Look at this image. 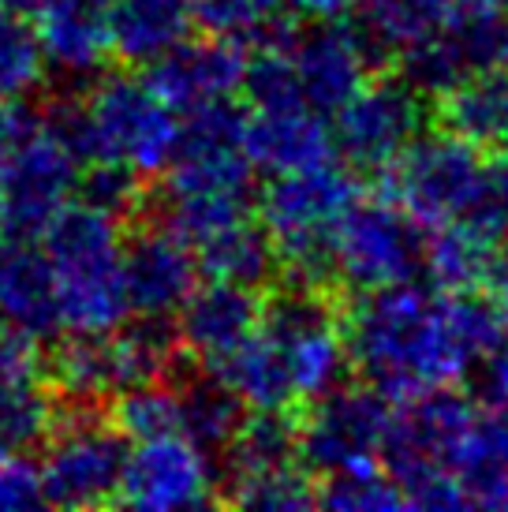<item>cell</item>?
<instances>
[{
  "label": "cell",
  "mask_w": 508,
  "mask_h": 512,
  "mask_svg": "<svg viewBox=\"0 0 508 512\" xmlns=\"http://www.w3.org/2000/svg\"><path fill=\"white\" fill-rule=\"evenodd\" d=\"M288 8H296L307 19H340V15L352 8V0H284Z\"/></svg>",
  "instance_id": "cell-41"
},
{
  "label": "cell",
  "mask_w": 508,
  "mask_h": 512,
  "mask_svg": "<svg viewBox=\"0 0 508 512\" xmlns=\"http://www.w3.org/2000/svg\"><path fill=\"white\" fill-rule=\"evenodd\" d=\"M45 79V57L30 19L0 8V98H27Z\"/></svg>",
  "instance_id": "cell-37"
},
{
  "label": "cell",
  "mask_w": 508,
  "mask_h": 512,
  "mask_svg": "<svg viewBox=\"0 0 508 512\" xmlns=\"http://www.w3.org/2000/svg\"><path fill=\"white\" fill-rule=\"evenodd\" d=\"M423 131V94L404 79L363 83L337 109L333 146L359 172H385Z\"/></svg>",
  "instance_id": "cell-11"
},
{
  "label": "cell",
  "mask_w": 508,
  "mask_h": 512,
  "mask_svg": "<svg viewBox=\"0 0 508 512\" xmlns=\"http://www.w3.org/2000/svg\"><path fill=\"white\" fill-rule=\"evenodd\" d=\"M385 176L393 202H400L419 225L434 228L445 221H475L486 228L494 165L479 154V146L460 135L419 131L408 150L385 169Z\"/></svg>",
  "instance_id": "cell-5"
},
{
  "label": "cell",
  "mask_w": 508,
  "mask_h": 512,
  "mask_svg": "<svg viewBox=\"0 0 508 512\" xmlns=\"http://www.w3.org/2000/svg\"><path fill=\"white\" fill-rule=\"evenodd\" d=\"M505 64H508V38H505Z\"/></svg>",
  "instance_id": "cell-45"
},
{
  "label": "cell",
  "mask_w": 508,
  "mask_h": 512,
  "mask_svg": "<svg viewBox=\"0 0 508 512\" xmlns=\"http://www.w3.org/2000/svg\"><path fill=\"white\" fill-rule=\"evenodd\" d=\"M86 113L94 128V161H120L139 176L169 169L180 120L146 86V79L127 72L105 75L86 94Z\"/></svg>",
  "instance_id": "cell-7"
},
{
  "label": "cell",
  "mask_w": 508,
  "mask_h": 512,
  "mask_svg": "<svg viewBox=\"0 0 508 512\" xmlns=\"http://www.w3.org/2000/svg\"><path fill=\"white\" fill-rule=\"evenodd\" d=\"M0 322L30 341H49L64 329L53 266L34 243H0Z\"/></svg>",
  "instance_id": "cell-20"
},
{
  "label": "cell",
  "mask_w": 508,
  "mask_h": 512,
  "mask_svg": "<svg viewBox=\"0 0 508 512\" xmlns=\"http://www.w3.org/2000/svg\"><path fill=\"white\" fill-rule=\"evenodd\" d=\"M292 456H296V419H288V412H258L254 419H243L232 441L221 449L225 483L292 464Z\"/></svg>",
  "instance_id": "cell-29"
},
{
  "label": "cell",
  "mask_w": 508,
  "mask_h": 512,
  "mask_svg": "<svg viewBox=\"0 0 508 512\" xmlns=\"http://www.w3.org/2000/svg\"><path fill=\"white\" fill-rule=\"evenodd\" d=\"M75 195H79V202H90L101 214L116 217L120 225H127L131 217H139L150 206L146 176H139L120 161H90L83 180H75Z\"/></svg>",
  "instance_id": "cell-36"
},
{
  "label": "cell",
  "mask_w": 508,
  "mask_h": 512,
  "mask_svg": "<svg viewBox=\"0 0 508 512\" xmlns=\"http://www.w3.org/2000/svg\"><path fill=\"white\" fill-rule=\"evenodd\" d=\"M467 378L475 385L482 412H508V341L471 363Z\"/></svg>",
  "instance_id": "cell-39"
},
{
  "label": "cell",
  "mask_w": 508,
  "mask_h": 512,
  "mask_svg": "<svg viewBox=\"0 0 508 512\" xmlns=\"http://www.w3.org/2000/svg\"><path fill=\"white\" fill-rule=\"evenodd\" d=\"M109 419L124 430V438H157V434H180V393L172 378H154L120 389L109 400Z\"/></svg>",
  "instance_id": "cell-30"
},
{
  "label": "cell",
  "mask_w": 508,
  "mask_h": 512,
  "mask_svg": "<svg viewBox=\"0 0 508 512\" xmlns=\"http://www.w3.org/2000/svg\"><path fill=\"white\" fill-rule=\"evenodd\" d=\"M243 150L251 157L254 169L284 176V172L318 169L337 161L333 131L322 124V116L311 105L296 109H262L247 116L243 131Z\"/></svg>",
  "instance_id": "cell-19"
},
{
  "label": "cell",
  "mask_w": 508,
  "mask_h": 512,
  "mask_svg": "<svg viewBox=\"0 0 508 512\" xmlns=\"http://www.w3.org/2000/svg\"><path fill=\"white\" fill-rule=\"evenodd\" d=\"M501 146H505V150H508V131H505V139H501Z\"/></svg>",
  "instance_id": "cell-44"
},
{
  "label": "cell",
  "mask_w": 508,
  "mask_h": 512,
  "mask_svg": "<svg viewBox=\"0 0 508 512\" xmlns=\"http://www.w3.org/2000/svg\"><path fill=\"white\" fill-rule=\"evenodd\" d=\"M486 285H490V292H494V303L505 311L508 318V255H497L494 266H490V277H486Z\"/></svg>",
  "instance_id": "cell-42"
},
{
  "label": "cell",
  "mask_w": 508,
  "mask_h": 512,
  "mask_svg": "<svg viewBox=\"0 0 508 512\" xmlns=\"http://www.w3.org/2000/svg\"><path fill=\"white\" fill-rule=\"evenodd\" d=\"M79 161L42 128L15 139L0 169V236L38 243L49 221L75 199Z\"/></svg>",
  "instance_id": "cell-10"
},
{
  "label": "cell",
  "mask_w": 508,
  "mask_h": 512,
  "mask_svg": "<svg viewBox=\"0 0 508 512\" xmlns=\"http://www.w3.org/2000/svg\"><path fill=\"white\" fill-rule=\"evenodd\" d=\"M38 464L42 498L53 509H101L116 505V486L127 460V438L105 408L53 404V430Z\"/></svg>",
  "instance_id": "cell-6"
},
{
  "label": "cell",
  "mask_w": 508,
  "mask_h": 512,
  "mask_svg": "<svg viewBox=\"0 0 508 512\" xmlns=\"http://www.w3.org/2000/svg\"><path fill=\"white\" fill-rule=\"evenodd\" d=\"M206 367H210L213 378H221L243 400V408H254V412H292L299 404L296 393H292V382H288V367H284L281 348L262 329V322H258L251 337H243L232 352L217 356Z\"/></svg>",
  "instance_id": "cell-22"
},
{
  "label": "cell",
  "mask_w": 508,
  "mask_h": 512,
  "mask_svg": "<svg viewBox=\"0 0 508 512\" xmlns=\"http://www.w3.org/2000/svg\"><path fill=\"white\" fill-rule=\"evenodd\" d=\"M389 400L374 385L329 389L314 400L311 415L296 423V456L307 471H337L374 460L389 427Z\"/></svg>",
  "instance_id": "cell-12"
},
{
  "label": "cell",
  "mask_w": 508,
  "mask_h": 512,
  "mask_svg": "<svg viewBox=\"0 0 508 512\" xmlns=\"http://www.w3.org/2000/svg\"><path fill=\"white\" fill-rule=\"evenodd\" d=\"M191 251H195L198 273H206L210 281H228V285L262 288L277 270V251L269 243L266 228L254 217L232 221L228 228L195 243Z\"/></svg>",
  "instance_id": "cell-27"
},
{
  "label": "cell",
  "mask_w": 508,
  "mask_h": 512,
  "mask_svg": "<svg viewBox=\"0 0 508 512\" xmlns=\"http://www.w3.org/2000/svg\"><path fill=\"white\" fill-rule=\"evenodd\" d=\"M277 42L292 60L303 101L314 113H337L340 105L367 83L374 60L381 57L374 42L363 34V27L337 23V19H318V27L303 30V34L288 30Z\"/></svg>",
  "instance_id": "cell-14"
},
{
  "label": "cell",
  "mask_w": 508,
  "mask_h": 512,
  "mask_svg": "<svg viewBox=\"0 0 508 512\" xmlns=\"http://www.w3.org/2000/svg\"><path fill=\"white\" fill-rule=\"evenodd\" d=\"M53 430L38 341L0 322V453H30Z\"/></svg>",
  "instance_id": "cell-17"
},
{
  "label": "cell",
  "mask_w": 508,
  "mask_h": 512,
  "mask_svg": "<svg viewBox=\"0 0 508 512\" xmlns=\"http://www.w3.org/2000/svg\"><path fill=\"white\" fill-rule=\"evenodd\" d=\"M389 415V427L381 438L385 471L396 479L404 505L411 509H464L467 501L456 483V456L475 423V404L460 393L430 389Z\"/></svg>",
  "instance_id": "cell-3"
},
{
  "label": "cell",
  "mask_w": 508,
  "mask_h": 512,
  "mask_svg": "<svg viewBox=\"0 0 508 512\" xmlns=\"http://www.w3.org/2000/svg\"><path fill=\"white\" fill-rule=\"evenodd\" d=\"M172 382L180 393V434L195 441L206 456L221 453L243 423V400L213 374L210 378L187 374L184 382L180 378H172Z\"/></svg>",
  "instance_id": "cell-28"
},
{
  "label": "cell",
  "mask_w": 508,
  "mask_h": 512,
  "mask_svg": "<svg viewBox=\"0 0 508 512\" xmlns=\"http://www.w3.org/2000/svg\"><path fill=\"white\" fill-rule=\"evenodd\" d=\"M198 285L195 251L157 217L142 210L127 221L124 236V288L131 314L169 318Z\"/></svg>",
  "instance_id": "cell-15"
},
{
  "label": "cell",
  "mask_w": 508,
  "mask_h": 512,
  "mask_svg": "<svg viewBox=\"0 0 508 512\" xmlns=\"http://www.w3.org/2000/svg\"><path fill=\"white\" fill-rule=\"evenodd\" d=\"M479 72L471 57H467L464 42L452 34V30H434L430 38H423L419 45H411L400 53V75L411 90L441 98L449 86H456L464 75Z\"/></svg>",
  "instance_id": "cell-33"
},
{
  "label": "cell",
  "mask_w": 508,
  "mask_h": 512,
  "mask_svg": "<svg viewBox=\"0 0 508 512\" xmlns=\"http://www.w3.org/2000/svg\"><path fill=\"white\" fill-rule=\"evenodd\" d=\"M508 0H434L445 30H482L505 23Z\"/></svg>",
  "instance_id": "cell-40"
},
{
  "label": "cell",
  "mask_w": 508,
  "mask_h": 512,
  "mask_svg": "<svg viewBox=\"0 0 508 512\" xmlns=\"http://www.w3.org/2000/svg\"><path fill=\"white\" fill-rule=\"evenodd\" d=\"M191 30L187 0H116L109 8V57L142 68Z\"/></svg>",
  "instance_id": "cell-23"
},
{
  "label": "cell",
  "mask_w": 508,
  "mask_h": 512,
  "mask_svg": "<svg viewBox=\"0 0 508 512\" xmlns=\"http://www.w3.org/2000/svg\"><path fill=\"white\" fill-rule=\"evenodd\" d=\"M42 251L57 281L60 326L71 333H109L131 318L124 288V225L68 202L42 232Z\"/></svg>",
  "instance_id": "cell-2"
},
{
  "label": "cell",
  "mask_w": 508,
  "mask_h": 512,
  "mask_svg": "<svg viewBox=\"0 0 508 512\" xmlns=\"http://www.w3.org/2000/svg\"><path fill=\"white\" fill-rule=\"evenodd\" d=\"M423 225L393 199H355L333 228V277L355 292L404 285L423 270Z\"/></svg>",
  "instance_id": "cell-8"
},
{
  "label": "cell",
  "mask_w": 508,
  "mask_h": 512,
  "mask_svg": "<svg viewBox=\"0 0 508 512\" xmlns=\"http://www.w3.org/2000/svg\"><path fill=\"white\" fill-rule=\"evenodd\" d=\"M213 471L206 453L184 434H157L127 449L116 505L142 512H176L213 505Z\"/></svg>",
  "instance_id": "cell-13"
},
{
  "label": "cell",
  "mask_w": 508,
  "mask_h": 512,
  "mask_svg": "<svg viewBox=\"0 0 508 512\" xmlns=\"http://www.w3.org/2000/svg\"><path fill=\"white\" fill-rule=\"evenodd\" d=\"M146 86L169 105L172 113H187L210 101L232 98L243 86L247 49L232 38H184L146 64Z\"/></svg>",
  "instance_id": "cell-16"
},
{
  "label": "cell",
  "mask_w": 508,
  "mask_h": 512,
  "mask_svg": "<svg viewBox=\"0 0 508 512\" xmlns=\"http://www.w3.org/2000/svg\"><path fill=\"white\" fill-rule=\"evenodd\" d=\"M0 8H8L19 19H38V12L45 8V0H0Z\"/></svg>",
  "instance_id": "cell-43"
},
{
  "label": "cell",
  "mask_w": 508,
  "mask_h": 512,
  "mask_svg": "<svg viewBox=\"0 0 508 512\" xmlns=\"http://www.w3.org/2000/svg\"><path fill=\"white\" fill-rule=\"evenodd\" d=\"M191 4V23L232 42H273L281 38L284 0H187Z\"/></svg>",
  "instance_id": "cell-32"
},
{
  "label": "cell",
  "mask_w": 508,
  "mask_h": 512,
  "mask_svg": "<svg viewBox=\"0 0 508 512\" xmlns=\"http://www.w3.org/2000/svg\"><path fill=\"white\" fill-rule=\"evenodd\" d=\"M113 0H45L38 12V45L45 64L64 75H94L109 57Z\"/></svg>",
  "instance_id": "cell-21"
},
{
  "label": "cell",
  "mask_w": 508,
  "mask_h": 512,
  "mask_svg": "<svg viewBox=\"0 0 508 512\" xmlns=\"http://www.w3.org/2000/svg\"><path fill=\"white\" fill-rule=\"evenodd\" d=\"M225 501L240 505V509H262V512H303L318 505V490L307 479V471L296 464H281V468L258 471V475H243L225 483Z\"/></svg>",
  "instance_id": "cell-35"
},
{
  "label": "cell",
  "mask_w": 508,
  "mask_h": 512,
  "mask_svg": "<svg viewBox=\"0 0 508 512\" xmlns=\"http://www.w3.org/2000/svg\"><path fill=\"white\" fill-rule=\"evenodd\" d=\"M355 199L359 187L348 172L337 169V161L284 172L262 191L258 217L296 288H325L333 277V228Z\"/></svg>",
  "instance_id": "cell-4"
},
{
  "label": "cell",
  "mask_w": 508,
  "mask_h": 512,
  "mask_svg": "<svg viewBox=\"0 0 508 512\" xmlns=\"http://www.w3.org/2000/svg\"><path fill=\"white\" fill-rule=\"evenodd\" d=\"M348 356L385 400H411L467 378L508 341V318L475 292H430L404 281L363 292L344 329Z\"/></svg>",
  "instance_id": "cell-1"
},
{
  "label": "cell",
  "mask_w": 508,
  "mask_h": 512,
  "mask_svg": "<svg viewBox=\"0 0 508 512\" xmlns=\"http://www.w3.org/2000/svg\"><path fill=\"white\" fill-rule=\"evenodd\" d=\"M438 120L467 143L501 146L508 131V75L497 68L464 75L438 98Z\"/></svg>",
  "instance_id": "cell-24"
},
{
  "label": "cell",
  "mask_w": 508,
  "mask_h": 512,
  "mask_svg": "<svg viewBox=\"0 0 508 512\" xmlns=\"http://www.w3.org/2000/svg\"><path fill=\"white\" fill-rule=\"evenodd\" d=\"M452 475L467 505L508 509V412H475Z\"/></svg>",
  "instance_id": "cell-26"
},
{
  "label": "cell",
  "mask_w": 508,
  "mask_h": 512,
  "mask_svg": "<svg viewBox=\"0 0 508 512\" xmlns=\"http://www.w3.org/2000/svg\"><path fill=\"white\" fill-rule=\"evenodd\" d=\"M494 232L475 221L434 225V236L423 243V270L438 292H475L486 285L497 258Z\"/></svg>",
  "instance_id": "cell-25"
},
{
  "label": "cell",
  "mask_w": 508,
  "mask_h": 512,
  "mask_svg": "<svg viewBox=\"0 0 508 512\" xmlns=\"http://www.w3.org/2000/svg\"><path fill=\"white\" fill-rule=\"evenodd\" d=\"M363 12V34L378 53H404L441 30L434 0H352Z\"/></svg>",
  "instance_id": "cell-31"
},
{
  "label": "cell",
  "mask_w": 508,
  "mask_h": 512,
  "mask_svg": "<svg viewBox=\"0 0 508 512\" xmlns=\"http://www.w3.org/2000/svg\"><path fill=\"white\" fill-rule=\"evenodd\" d=\"M38 505H45L38 464L23 453H0V512L38 509Z\"/></svg>",
  "instance_id": "cell-38"
},
{
  "label": "cell",
  "mask_w": 508,
  "mask_h": 512,
  "mask_svg": "<svg viewBox=\"0 0 508 512\" xmlns=\"http://www.w3.org/2000/svg\"><path fill=\"white\" fill-rule=\"evenodd\" d=\"M262 329L277 341L296 400H318L348 374V341L322 288H288L262 307Z\"/></svg>",
  "instance_id": "cell-9"
},
{
  "label": "cell",
  "mask_w": 508,
  "mask_h": 512,
  "mask_svg": "<svg viewBox=\"0 0 508 512\" xmlns=\"http://www.w3.org/2000/svg\"><path fill=\"white\" fill-rule=\"evenodd\" d=\"M262 322V299L258 288L210 281L202 288H191V296L180 303L176 337L180 348L198 356L202 363H213L217 356L232 352L243 337H251Z\"/></svg>",
  "instance_id": "cell-18"
},
{
  "label": "cell",
  "mask_w": 508,
  "mask_h": 512,
  "mask_svg": "<svg viewBox=\"0 0 508 512\" xmlns=\"http://www.w3.org/2000/svg\"><path fill=\"white\" fill-rule=\"evenodd\" d=\"M318 505L344 512H393L404 509V494L389 471L378 468L374 460H363L325 471V479L318 483Z\"/></svg>",
  "instance_id": "cell-34"
}]
</instances>
